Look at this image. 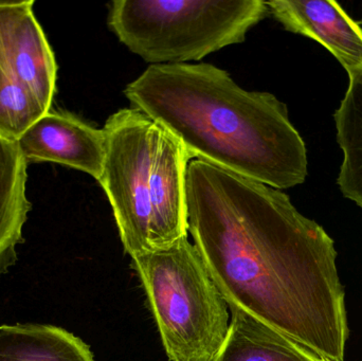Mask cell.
Wrapping results in <instances>:
<instances>
[{
    "mask_svg": "<svg viewBox=\"0 0 362 361\" xmlns=\"http://www.w3.org/2000/svg\"><path fill=\"white\" fill-rule=\"evenodd\" d=\"M0 361H95L88 345L64 329L44 324L0 326Z\"/></svg>",
    "mask_w": 362,
    "mask_h": 361,
    "instance_id": "obj_11",
    "label": "cell"
},
{
    "mask_svg": "<svg viewBox=\"0 0 362 361\" xmlns=\"http://www.w3.org/2000/svg\"><path fill=\"white\" fill-rule=\"evenodd\" d=\"M172 361H214L229 332L228 304L187 237L133 256Z\"/></svg>",
    "mask_w": 362,
    "mask_h": 361,
    "instance_id": "obj_4",
    "label": "cell"
},
{
    "mask_svg": "<svg viewBox=\"0 0 362 361\" xmlns=\"http://www.w3.org/2000/svg\"><path fill=\"white\" fill-rule=\"evenodd\" d=\"M268 14L263 0H115L108 25L146 63L168 65L242 44Z\"/></svg>",
    "mask_w": 362,
    "mask_h": 361,
    "instance_id": "obj_3",
    "label": "cell"
},
{
    "mask_svg": "<svg viewBox=\"0 0 362 361\" xmlns=\"http://www.w3.org/2000/svg\"><path fill=\"white\" fill-rule=\"evenodd\" d=\"M156 122L137 108H123L104 125L105 159L99 179L114 212L125 252L152 251Z\"/></svg>",
    "mask_w": 362,
    "mask_h": 361,
    "instance_id": "obj_5",
    "label": "cell"
},
{
    "mask_svg": "<svg viewBox=\"0 0 362 361\" xmlns=\"http://www.w3.org/2000/svg\"><path fill=\"white\" fill-rule=\"evenodd\" d=\"M349 78L346 97L334 114L344 152L337 184L344 196L362 209V71L349 72Z\"/></svg>",
    "mask_w": 362,
    "mask_h": 361,
    "instance_id": "obj_12",
    "label": "cell"
},
{
    "mask_svg": "<svg viewBox=\"0 0 362 361\" xmlns=\"http://www.w3.org/2000/svg\"><path fill=\"white\" fill-rule=\"evenodd\" d=\"M359 25H362V20L361 21V23H359Z\"/></svg>",
    "mask_w": 362,
    "mask_h": 361,
    "instance_id": "obj_14",
    "label": "cell"
},
{
    "mask_svg": "<svg viewBox=\"0 0 362 361\" xmlns=\"http://www.w3.org/2000/svg\"><path fill=\"white\" fill-rule=\"evenodd\" d=\"M214 361H329L240 309Z\"/></svg>",
    "mask_w": 362,
    "mask_h": 361,
    "instance_id": "obj_10",
    "label": "cell"
},
{
    "mask_svg": "<svg viewBox=\"0 0 362 361\" xmlns=\"http://www.w3.org/2000/svg\"><path fill=\"white\" fill-rule=\"evenodd\" d=\"M269 13L287 31L323 45L349 72L362 71V28L333 0H272Z\"/></svg>",
    "mask_w": 362,
    "mask_h": 361,
    "instance_id": "obj_8",
    "label": "cell"
},
{
    "mask_svg": "<svg viewBox=\"0 0 362 361\" xmlns=\"http://www.w3.org/2000/svg\"><path fill=\"white\" fill-rule=\"evenodd\" d=\"M28 162L17 141L0 137V275L17 262L16 247L32 206L27 197Z\"/></svg>",
    "mask_w": 362,
    "mask_h": 361,
    "instance_id": "obj_9",
    "label": "cell"
},
{
    "mask_svg": "<svg viewBox=\"0 0 362 361\" xmlns=\"http://www.w3.org/2000/svg\"><path fill=\"white\" fill-rule=\"evenodd\" d=\"M33 6L34 0L0 1V71L27 87L50 110L57 65Z\"/></svg>",
    "mask_w": 362,
    "mask_h": 361,
    "instance_id": "obj_6",
    "label": "cell"
},
{
    "mask_svg": "<svg viewBox=\"0 0 362 361\" xmlns=\"http://www.w3.org/2000/svg\"><path fill=\"white\" fill-rule=\"evenodd\" d=\"M19 148L29 162H53L84 172L99 182L105 159L103 129L74 114L50 110L21 138Z\"/></svg>",
    "mask_w": 362,
    "mask_h": 361,
    "instance_id": "obj_7",
    "label": "cell"
},
{
    "mask_svg": "<svg viewBox=\"0 0 362 361\" xmlns=\"http://www.w3.org/2000/svg\"><path fill=\"white\" fill-rule=\"evenodd\" d=\"M187 232L230 309L344 361V290L333 239L280 190L200 159L187 165Z\"/></svg>",
    "mask_w": 362,
    "mask_h": 361,
    "instance_id": "obj_1",
    "label": "cell"
},
{
    "mask_svg": "<svg viewBox=\"0 0 362 361\" xmlns=\"http://www.w3.org/2000/svg\"><path fill=\"white\" fill-rule=\"evenodd\" d=\"M47 112L27 87L0 71V137L18 141Z\"/></svg>",
    "mask_w": 362,
    "mask_h": 361,
    "instance_id": "obj_13",
    "label": "cell"
},
{
    "mask_svg": "<svg viewBox=\"0 0 362 361\" xmlns=\"http://www.w3.org/2000/svg\"><path fill=\"white\" fill-rule=\"evenodd\" d=\"M124 95L180 139L192 158L276 190L308 177L305 143L287 106L272 93L245 90L221 68L151 65Z\"/></svg>",
    "mask_w": 362,
    "mask_h": 361,
    "instance_id": "obj_2",
    "label": "cell"
}]
</instances>
